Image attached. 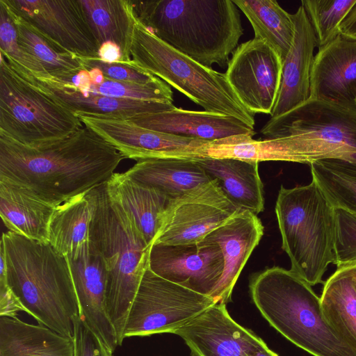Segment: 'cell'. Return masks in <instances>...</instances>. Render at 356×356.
<instances>
[{
    "label": "cell",
    "mask_w": 356,
    "mask_h": 356,
    "mask_svg": "<svg viewBox=\"0 0 356 356\" xmlns=\"http://www.w3.org/2000/svg\"><path fill=\"white\" fill-rule=\"evenodd\" d=\"M294 35L282 65L278 97L270 118L279 117L301 105L310 97L311 74L317 47L312 26L302 5L291 14Z\"/></svg>",
    "instance_id": "cell-19"
},
{
    "label": "cell",
    "mask_w": 356,
    "mask_h": 356,
    "mask_svg": "<svg viewBox=\"0 0 356 356\" xmlns=\"http://www.w3.org/2000/svg\"><path fill=\"white\" fill-rule=\"evenodd\" d=\"M320 298L328 323L356 351V265L337 268Z\"/></svg>",
    "instance_id": "cell-29"
},
{
    "label": "cell",
    "mask_w": 356,
    "mask_h": 356,
    "mask_svg": "<svg viewBox=\"0 0 356 356\" xmlns=\"http://www.w3.org/2000/svg\"><path fill=\"white\" fill-rule=\"evenodd\" d=\"M124 159L85 125L38 147L0 132V180L23 186L56 207L106 182Z\"/></svg>",
    "instance_id": "cell-1"
},
{
    "label": "cell",
    "mask_w": 356,
    "mask_h": 356,
    "mask_svg": "<svg viewBox=\"0 0 356 356\" xmlns=\"http://www.w3.org/2000/svg\"><path fill=\"white\" fill-rule=\"evenodd\" d=\"M15 70L29 83L45 90L75 115L81 113L128 120L138 115L166 111L175 107L173 103L113 98L92 93L82 94L73 86L51 76L37 78L25 72Z\"/></svg>",
    "instance_id": "cell-22"
},
{
    "label": "cell",
    "mask_w": 356,
    "mask_h": 356,
    "mask_svg": "<svg viewBox=\"0 0 356 356\" xmlns=\"http://www.w3.org/2000/svg\"><path fill=\"white\" fill-rule=\"evenodd\" d=\"M193 356H252L265 342L229 316L226 304L216 303L173 332Z\"/></svg>",
    "instance_id": "cell-16"
},
{
    "label": "cell",
    "mask_w": 356,
    "mask_h": 356,
    "mask_svg": "<svg viewBox=\"0 0 356 356\" xmlns=\"http://www.w3.org/2000/svg\"><path fill=\"white\" fill-rule=\"evenodd\" d=\"M74 356H113V352L77 315L74 318Z\"/></svg>",
    "instance_id": "cell-39"
},
{
    "label": "cell",
    "mask_w": 356,
    "mask_h": 356,
    "mask_svg": "<svg viewBox=\"0 0 356 356\" xmlns=\"http://www.w3.org/2000/svg\"><path fill=\"white\" fill-rule=\"evenodd\" d=\"M335 264L337 268L356 265V217L335 209Z\"/></svg>",
    "instance_id": "cell-37"
},
{
    "label": "cell",
    "mask_w": 356,
    "mask_h": 356,
    "mask_svg": "<svg viewBox=\"0 0 356 356\" xmlns=\"http://www.w3.org/2000/svg\"><path fill=\"white\" fill-rule=\"evenodd\" d=\"M94 211L92 189L56 207L49 227V243L67 256L90 241Z\"/></svg>",
    "instance_id": "cell-30"
},
{
    "label": "cell",
    "mask_w": 356,
    "mask_h": 356,
    "mask_svg": "<svg viewBox=\"0 0 356 356\" xmlns=\"http://www.w3.org/2000/svg\"><path fill=\"white\" fill-rule=\"evenodd\" d=\"M7 281L26 313L58 334L73 338L80 309L69 262L49 243L3 232Z\"/></svg>",
    "instance_id": "cell-3"
},
{
    "label": "cell",
    "mask_w": 356,
    "mask_h": 356,
    "mask_svg": "<svg viewBox=\"0 0 356 356\" xmlns=\"http://www.w3.org/2000/svg\"><path fill=\"white\" fill-rule=\"evenodd\" d=\"M233 1L249 20L254 30V38L266 41L277 54L283 63L294 35L291 14L274 0Z\"/></svg>",
    "instance_id": "cell-31"
},
{
    "label": "cell",
    "mask_w": 356,
    "mask_h": 356,
    "mask_svg": "<svg viewBox=\"0 0 356 356\" xmlns=\"http://www.w3.org/2000/svg\"><path fill=\"white\" fill-rule=\"evenodd\" d=\"M99 47L106 42L121 51L120 63L135 66L131 47L137 22L132 0H79Z\"/></svg>",
    "instance_id": "cell-28"
},
{
    "label": "cell",
    "mask_w": 356,
    "mask_h": 356,
    "mask_svg": "<svg viewBox=\"0 0 356 356\" xmlns=\"http://www.w3.org/2000/svg\"><path fill=\"white\" fill-rule=\"evenodd\" d=\"M0 56V132L24 145L38 147L83 127L73 112L27 81Z\"/></svg>",
    "instance_id": "cell-9"
},
{
    "label": "cell",
    "mask_w": 356,
    "mask_h": 356,
    "mask_svg": "<svg viewBox=\"0 0 356 356\" xmlns=\"http://www.w3.org/2000/svg\"><path fill=\"white\" fill-rule=\"evenodd\" d=\"M356 0H302L321 49L339 34V26Z\"/></svg>",
    "instance_id": "cell-34"
},
{
    "label": "cell",
    "mask_w": 356,
    "mask_h": 356,
    "mask_svg": "<svg viewBox=\"0 0 356 356\" xmlns=\"http://www.w3.org/2000/svg\"><path fill=\"white\" fill-rule=\"evenodd\" d=\"M132 179L175 199L212 179L193 159L149 158L136 161L124 172Z\"/></svg>",
    "instance_id": "cell-25"
},
{
    "label": "cell",
    "mask_w": 356,
    "mask_h": 356,
    "mask_svg": "<svg viewBox=\"0 0 356 356\" xmlns=\"http://www.w3.org/2000/svg\"><path fill=\"white\" fill-rule=\"evenodd\" d=\"M86 93L113 98L173 103V92L170 87L159 78L147 83L118 81L105 79L101 84H91L90 88L82 94Z\"/></svg>",
    "instance_id": "cell-35"
},
{
    "label": "cell",
    "mask_w": 356,
    "mask_h": 356,
    "mask_svg": "<svg viewBox=\"0 0 356 356\" xmlns=\"http://www.w3.org/2000/svg\"><path fill=\"white\" fill-rule=\"evenodd\" d=\"M356 101V100H355Z\"/></svg>",
    "instance_id": "cell-45"
},
{
    "label": "cell",
    "mask_w": 356,
    "mask_h": 356,
    "mask_svg": "<svg viewBox=\"0 0 356 356\" xmlns=\"http://www.w3.org/2000/svg\"><path fill=\"white\" fill-rule=\"evenodd\" d=\"M85 69L89 70L92 68H98L103 73L105 79L133 82L138 83H147L157 80L156 76L141 70L136 66H129L122 63H107L100 60L98 58H84Z\"/></svg>",
    "instance_id": "cell-38"
},
{
    "label": "cell",
    "mask_w": 356,
    "mask_h": 356,
    "mask_svg": "<svg viewBox=\"0 0 356 356\" xmlns=\"http://www.w3.org/2000/svg\"><path fill=\"white\" fill-rule=\"evenodd\" d=\"M76 115L83 125L113 145L124 159H195L197 150L209 141L153 131L127 120L81 113Z\"/></svg>",
    "instance_id": "cell-15"
},
{
    "label": "cell",
    "mask_w": 356,
    "mask_h": 356,
    "mask_svg": "<svg viewBox=\"0 0 356 356\" xmlns=\"http://www.w3.org/2000/svg\"><path fill=\"white\" fill-rule=\"evenodd\" d=\"M282 65L266 41L254 38L234 51L225 74L246 109L270 115L280 89Z\"/></svg>",
    "instance_id": "cell-13"
},
{
    "label": "cell",
    "mask_w": 356,
    "mask_h": 356,
    "mask_svg": "<svg viewBox=\"0 0 356 356\" xmlns=\"http://www.w3.org/2000/svg\"><path fill=\"white\" fill-rule=\"evenodd\" d=\"M195 159L212 179H216L227 197L239 209L257 216L264 210V184L259 162L234 158Z\"/></svg>",
    "instance_id": "cell-23"
},
{
    "label": "cell",
    "mask_w": 356,
    "mask_h": 356,
    "mask_svg": "<svg viewBox=\"0 0 356 356\" xmlns=\"http://www.w3.org/2000/svg\"><path fill=\"white\" fill-rule=\"evenodd\" d=\"M252 356H279L275 352L271 350L265 343L258 350H257Z\"/></svg>",
    "instance_id": "cell-44"
},
{
    "label": "cell",
    "mask_w": 356,
    "mask_h": 356,
    "mask_svg": "<svg viewBox=\"0 0 356 356\" xmlns=\"http://www.w3.org/2000/svg\"><path fill=\"white\" fill-rule=\"evenodd\" d=\"M106 184L110 193L131 216L147 242L152 245L170 199L159 190L132 179L125 172H114Z\"/></svg>",
    "instance_id": "cell-26"
},
{
    "label": "cell",
    "mask_w": 356,
    "mask_h": 356,
    "mask_svg": "<svg viewBox=\"0 0 356 356\" xmlns=\"http://www.w3.org/2000/svg\"><path fill=\"white\" fill-rule=\"evenodd\" d=\"M66 257L78 298L80 316L114 352L118 343L106 312L108 272L102 257L90 241Z\"/></svg>",
    "instance_id": "cell-17"
},
{
    "label": "cell",
    "mask_w": 356,
    "mask_h": 356,
    "mask_svg": "<svg viewBox=\"0 0 356 356\" xmlns=\"http://www.w3.org/2000/svg\"><path fill=\"white\" fill-rule=\"evenodd\" d=\"M316 181L334 209L356 217V176L321 161L309 164Z\"/></svg>",
    "instance_id": "cell-33"
},
{
    "label": "cell",
    "mask_w": 356,
    "mask_h": 356,
    "mask_svg": "<svg viewBox=\"0 0 356 356\" xmlns=\"http://www.w3.org/2000/svg\"><path fill=\"white\" fill-rule=\"evenodd\" d=\"M58 51L99 58V44L79 0H3Z\"/></svg>",
    "instance_id": "cell-12"
},
{
    "label": "cell",
    "mask_w": 356,
    "mask_h": 356,
    "mask_svg": "<svg viewBox=\"0 0 356 356\" xmlns=\"http://www.w3.org/2000/svg\"><path fill=\"white\" fill-rule=\"evenodd\" d=\"M275 213L291 270L311 286L323 283L336 259L335 209L312 179L292 188L281 186Z\"/></svg>",
    "instance_id": "cell-7"
},
{
    "label": "cell",
    "mask_w": 356,
    "mask_h": 356,
    "mask_svg": "<svg viewBox=\"0 0 356 356\" xmlns=\"http://www.w3.org/2000/svg\"><path fill=\"white\" fill-rule=\"evenodd\" d=\"M240 211L212 179L169 201L153 244L199 243Z\"/></svg>",
    "instance_id": "cell-11"
},
{
    "label": "cell",
    "mask_w": 356,
    "mask_h": 356,
    "mask_svg": "<svg viewBox=\"0 0 356 356\" xmlns=\"http://www.w3.org/2000/svg\"><path fill=\"white\" fill-rule=\"evenodd\" d=\"M92 84L99 85L103 83L105 77L102 71L98 68H92L88 70Z\"/></svg>",
    "instance_id": "cell-43"
},
{
    "label": "cell",
    "mask_w": 356,
    "mask_h": 356,
    "mask_svg": "<svg viewBox=\"0 0 356 356\" xmlns=\"http://www.w3.org/2000/svg\"><path fill=\"white\" fill-rule=\"evenodd\" d=\"M127 120L153 131L209 141L254 135L253 127L235 117L176 106L166 111L138 115Z\"/></svg>",
    "instance_id": "cell-21"
},
{
    "label": "cell",
    "mask_w": 356,
    "mask_h": 356,
    "mask_svg": "<svg viewBox=\"0 0 356 356\" xmlns=\"http://www.w3.org/2000/svg\"><path fill=\"white\" fill-rule=\"evenodd\" d=\"M132 1L138 19L154 35L209 68L227 65L243 34L231 0Z\"/></svg>",
    "instance_id": "cell-2"
},
{
    "label": "cell",
    "mask_w": 356,
    "mask_h": 356,
    "mask_svg": "<svg viewBox=\"0 0 356 356\" xmlns=\"http://www.w3.org/2000/svg\"><path fill=\"white\" fill-rule=\"evenodd\" d=\"M261 133L267 138L286 136L291 162L321 161L356 176V104L309 97L270 118Z\"/></svg>",
    "instance_id": "cell-6"
},
{
    "label": "cell",
    "mask_w": 356,
    "mask_h": 356,
    "mask_svg": "<svg viewBox=\"0 0 356 356\" xmlns=\"http://www.w3.org/2000/svg\"><path fill=\"white\" fill-rule=\"evenodd\" d=\"M264 235V226L257 215L241 210L211 232L203 241L217 243L221 249L224 268L210 296L216 303L227 304L250 256Z\"/></svg>",
    "instance_id": "cell-18"
},
{
    "label": "cell",
    "mask_w": 356,
    "mask_h": 356,
    "mask_svg": "<svg viewBox=\"0 0 356 356\" xmlns=\"http://www.w3.org/2000/svg\"><path fill=\"white\" fill-rule=\"evenodd\" d=\"M149 268L163 279L210 296L221 278L224 259L219 245L207 241L154 243L150 250Z\"/></svg>",
    "instance_id": "cell-14"
},
{
    "label": "cell",
    "mask_w": 356,
    "mask_h": 356,
    "mask_svg": "<svg viewBox=\"0 0 356 356\" xmlns=\"http://www.w3.org/2000/svg\"><path fill=\"white\" fill-rule=\"evenodd\" d=\"M249 288L264 318L296 346L313 356H356L327 321L312 286L291 269L268 268L252 276Z\"/></svg>",
    "instance_id": "cell-5"
},
{
    "label": "cell",
    "mask_w": 356,
    "mask_h": 356,
    "mask_svg": "<svg viewBox=\"0 0 356 356\" xmlns=\"http://www.w3.org/2000/svg\"><path fill=\"white\" fill-rule=\"evenodd\" d=\"M0 55L14 68L37 78L51 76L42 65L19 44L15 24L0 3Z\"/></svg>",
    "instance_id": "cell-36"
},
{
    "label": "cell",
    "mask_w": 356,
    "mask_h": 356,
    "mask_svg": "<svg viewBox=\"0 0 356 356\" xmlns=\"http://www.w3.org/2000/svg\"><path fill=\"white\" fill-rule=\"evenodd\" d=\"M215 304L211 296L163 279L148 267L129 310L124 338L172 334Z\"/></svg>",
    "instance_id": "cell-10"
},
{
    "label": "cell",
    "mask_w": 356,
    "mask_h": 356,
    "mask_svg": "<svg viewBox=\"0 0 356 356\" xmlns=\"http://www.w3.org/2000/svg\"><path fill=\"white\" fill-rule=\"evenodd\" d=\"M11 19L17 34L19 44L33 56L49 74L60 81H66L84 70L83 59L76 55L58 51L31 24L0 0Z\"/></svg>",
    "instance_id": "cell-32"
},
{
    "label": "cell",
    "mask_w": 356,
    "mask_h": 356,
    "mask_svg": "<svg viewBox=\"0 0 356 356\" xmlns=\"http://www.w3.org/2000/svg\"><path fill=\"white\" fill-rule=\"evenodd\" d=\"M339 31L342 35L356 40V2L341 23Z\"/></svg>",
    "instance_id": "cell-42"
},
{
    "label": "cell",
    "mask_w": 356,
    "mask_h": 356,
    "mask_svg": "<svg viewBox=\"0 0 356 356\" xmlns=\"http://www.w3.org/2000/svg\"><path fill=\"white\" fill-rule=\"evenodd\" d=\"M134 65L202 106L205 111L235 117L254 127V114L238 99L225 73L207 67L173 49L137 18L131 47Z\"/></svg>",
    "instance_id": "cell-8"
},
{
    "label": "cell",
    "mask_w": 356,
    "mask_h": 356,
    "mask_svg": "<svg viewBox=\"0 0 356 356\" xmlns=\"http://www.w3.org/2000/svg\"><path fill=\"white\" fill-rule=\"evenodd\" d=\"M98 56V58L104 63H120L121 51L116 44L112 42H106L99 47Z\"/></svg>",
    "instance_id": "cell-41"
},
{
    "label": "cell",
    "mask_w": 356,
    "mask_h": 356,
    "mask_svg": "<svg viewBox=\"0 0 356 356\" xmlns=\"http://www.w3.org/2000/svg\"><path fill=\"white\" fill-rule=\"evenodd\" d=\"M310 97L356 104V40L340 33L318 49L312 65Z\"/></svg>",
    "instance_id": "cell-20"
},
{
    "label": "cell",
    "mask_w": 356,
    "mask_h": 356,
    "mask_svg": "<svg viewBox=\"0 0 356 356\" xmlns=\"http://www.w3.org/2000/svg\"><path fill=\"white\" fill-rule=\"evenodd\" d=\"M55 208L29 189L0 180V216L10 232L49 243V227Z\"/></svg>",
    "instance_id": "cell-24"
},
{
    "label": "cell",
    "mask_w": 356,
    "mask_h": 356,
    "mask_svg": "<svg viewBox=\"0 0 356 356\" xmlns=\"http://www.w3.org/2000/svg\"><path fill=\"white\" fill-rule=\"evenodd\" d=\"M92 193L90 241L107 269L106 312L120 346L129 310L149 267L152 245L131 216L110 193L106 182L93 188Z\"/></svg>",
    "instance_id": "cell-4"
},
{
    "label": "cell",
    "mask_w": 356,
    "mask_h": 356,
    "mask_svg": "<svg viewBox=\"0 0 356 356\" xmlns=\"http://www.w3.org/2000/svg\"><path fill=\"white\" fill-rule=\"evenodd\" d=\"M19 312L26 310L8 284L0 285V316L15 317Z\"/></svg>",
    "instance_id": "cell-40"
},
{
    "label": "cell",
    "mask_w": 356,
    "mask_h": 356,
    "mask_svg": "<svg viewBox=\"0 0 356 356\" xmlns=\"http://www.w3.org/2000/svg\"><path fill=\"white\" fill-rule=\"evenodd\" d=\"M0 356H74V341L40 324L0 316Z\"/></svg>",
    "instance_id": "cell-27"
}]
</instances>
